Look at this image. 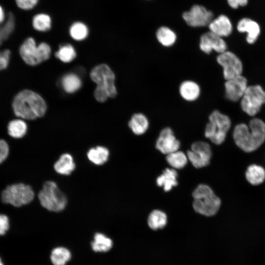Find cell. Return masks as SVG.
Here are the masks:
<instances>
[{
	"mask_svg": "<svg viewBox=\"0 0 265 265\" xmlns=\"http://www.w3.org/2000/svg\"><path fill=\"white\" fill-rule=\"evenodd\" d=\"M233 138L236 144L243 151H254L265 141V123L255 118L250 120L249 126L239 124L234 128Z\"/></svg>",
	"mask_w": 265,
	"mask_h": 265,
	"instance_id": "6da1fadb",
	"label": "cell"
},
{
	"mask_svg": "<svg viewBox=\"0 0 265 265\" xmlns=\"http://www.w3.org/2000/svg\"><path fill=\"white\" fill-rule=\"evenodd\" d=\"M12 107L17 116L26 120L42 117L47 110V105L43 98L28 89L23 90L15 96Z\"/></svg>",
	"mask_w": 265,
	"mask_h": 265,
	"instance_id": "7a4b0ae2",
	"label": "cell"
},
{
	"mask_svg": "<svg viewBox=\"0 0 265 265\" xmlns=\"http://www.w3.org/2000/svg\"><path fill=\"white\" fill-rule=\"evenodd\" d=\"M90 76L97 84L94 95L98 102L103 103L108 98L116 97L117 92L115 85V76L107 65L101 64L95 66L91 71Z\"/></svg>",
	"mask_w": 265,
	"mask_h": 265,
	"instance_id": "3957f363",
	"label": "cell"
},
{
	"mask_svg": "<svg viewBox=\"0 0 265 265\" xmlns=\"http://www.w3.org/2000/svg\"><path fill=\"white\" fill-rule=\"evenodd\" d=\"M192 195L194 199L193 207L197 212L210 216L218 212L221 200L209 186L205 184L199 185Z\"/></svg>",
	"mask_w": 265,
	"mask_h": 265,
	"instance_id": "277c9868",
	"label": "cell"
},
{
	"mask_svg": "<svg viewBox=\"0 0 265 265\" xmlns=\"http://www.w3.org/2000/svg\"><path fill=\"white\" fill-rule=\"evenodd\" d=\"M38 198L43 207L53 212L63 210L67 203L65 195L55 182L51 181L44 183L38 193Z\"/></svg>",
	"mask_w": 265,
	"mask_h": 265,
	"instance_id": "5b68a950",
	"label": "cell"
},
{
	"mask_svg": "<svg viewBox=\"0 0 265 265\" xmlns=\"http://www.w3.org/2000/svg\"><path fill=\"white\" fill-rule=\"evenodd\" d=\"M231 125V120L227 115L215 110L209 116L205 136L212 143L216 145L221 144L224 141Z\"/></svg>",
	"mask_w": 265,
	"mask_h": 265,
	"instance_id": "8992f818",
	"label": "cell"
},
{
	"mask_svg": "<svg viewBox=\"0 0 265 265\" xmlns=\"http://www.w3.org/2000/svg\"><path fill=\"white\" fill-rule=\"evenodd\" d=\"M19 52L23 60L27 64L34 66L48 59L51 49L50 46L45 42L36 46L34 39L28 37L20 47Z\"/></svg>",
	"mask_w": 265,
	"mask_h": 265,
	"instance_id": "52a82bcc",
	"label": "cell"
},
{
	"mask_svg": "<svg viewBox=\"0 0 265 265\" xmlns=\"http://www.w3.org/2000/svg\"><path fill=\"white\" fill-rule=\"evenodd\" d=\"M34 197L31 187L22 183L8 186L1 193V200L6 204H10L19 207L30 203Z\"/></svg>",
	"mask_w": 265,
	"mask_h": 265,
	"instance_id": "ba28073f",
	"label": "cell"
},
{
	"mask_svg": "<svg viewBox=\"0 0 265 265\" xmlns=\"http://www.w3.org/2000/svg\"><path fill=\"white\" fill-rule=\"evenodd\" d=\"M265 104V91L259 85L248 86L241 99V107L248 115L253 116Z\"/></svg>",
	"mask_w": 265,
	"mask_h": 265,
	"instance_id": "9c48e42d",
	"label": "cell"
},
{
	"mask_svg": "<svg viewBox=\"0 0 265 265\" xmlns=\"http://www.w3.org/2000/svg\"><path fill=\"white\" fill-rule=\"evenodd\" d=\"M216 61L223 68V77L226 80L241 75L242 63L234 53L226 51L219 54Z\"/></svg>",
	"mask_w": 265,
	"mask_h": 265,
	"instance_id": "30bf717a",
	"label": "cell"
},
{
	"mask_svg": "<svg viewBox=\"0 0 265 265\" xmlns=\"http://www.w3.org/2000/svg\"><path fill=\"white\" fill-rule=\"evenodd\" d=\"M183 18L187 25L193 27L209 26L213 19V13L200 5H193L189 10L184 12Z\"/></svg>",
	"mask_w": 265,
	"mask_h": 265,
	"instance_id": "8fae6325",
	"label": "cell"
},
{
	"mask_svg": "<svg viewBox=\"0 0 265 265\" xmlns=\"http://www.w3.org/2000/svg\"><path fill=\"white\" fill-rule=\"evenodd\" d=\"M212 155L210 145L204 141L195 142L191 145V150L187 151V159L197 168L208 165Z\"/></svg>",
	"mask_w": 265,
	"mask_h": 265,
	"instance_id": "7c38bea8",
	"label": "cell"
},
{
	"mask_svg": "<svg viewBox=\"0 0 265 265\" xmlns=\"http://www.w3.org/2000/svg\"><path fill=\"white\" fill-rule=\"evenodd\" d=\"M199 48L207 54H210L212 51L220 54L227 51V46L222 37L209 31L201 36Z\"/></svg>",
	"mask_w": 265,
	"mask_h": 265,
	"instance_id": "4fadbf2b",
	"label": "cell"
},
{
	"mask_svg": "<svg viewBox=\"0 0 265 265\" xmlns=\"http://www.w3.org/2000/svg\"><path fill=\"white\" fill-rule=\"evenodd\" d=\"M224 86L226 98L236 102L242 98L248 86L246 79L239 75L226 80Z\"/></svg>",
	"mask_w": 265,
	"mask_h": 265,
	"instance_id": "5bb4252c",
	"label": "cell"
},
{
	"mask_svg": "<svg viewBox=\"0 0 265 265\" xmlns=\"http://www.w3.org/2000/svg\"><path fill=\"white\" fill-rule=\"evenodd\" d=\"M180 146V142L176 138L171 128L166 127L161 131L156 144L158 150L167 155L178 151Z\"/></svg>",
	"mask_w": 265,
	"mask_h": 265,
	"instance_id": "9a60e30c",
	"label": "cell"
},
{
	"mask_svg": "<svg viewBox=\"0 0 265 265\" xmlns=\"http://www.w3.org/2000/svg\"><path fill=\"white\" fill-rule=\"evenodd\" d=\"M237 29L240 32L247 33L246 40L247 42L250 44L256 41L261 31L259 24L247 18H242L238 22Z\"/></svg>",
	"mask_w": 265,
	"mask_h": 265,
	"instance_id": "2e32d148",
	"label": "cell"
},
{
	"mask_svg": "<svg viewBox=\"0 0 265 265\" xmlns=\"http://www.w3.org/2000/svg\"><path fill=\"white\" fill-rule=\"evenodd\" d=\"M208 27L211 32L222 38L230 35L233 29L230 19L224 15H220L213 19Z\"/></svg>",
	"mask_w": 265,
	"mask_h": 265,
	"instance_id": "e0dca14e",
	"label": "cell"
},
{
	"mask_svg": "<svg viewBox=\"0 0 265 265\" xmlns=\"http://www.w3.org/2000/svg\"><path fill=\"white\" fill-rule=\"evenodd\" d=\"M178 173L174 168H166L157 180V185L162 187L164 191H170L173 187L177 186Z\"/></svg>",
	"mask_w": 265,
	"mask_h": 265,
	"instance_id": "ac0fdd59",
	"label": "cell"
},
{
	"mask_svg": "<svg viewBox=\"0 0 265 265\" xmlns=\"http://www.w3.org/2000/svg\"><path fill=\"white\" fill-rule=\"evenodd\" d=\"M181 96L187 101L196 100L200 95V88L194 81L185 80L181 83L179 87Z\"/></svg>",
	"mask_w": 265,
	"mask_h": 265,
	"instance_id": "d6986e66",
	"label": "cell"
},
{
	"mask_svg": "<svg viewBox=\"0 0 265 265\" xmlns=\"http://www.w3.org/2000/svg\"><path fill=\"white\" fill-rule=\"evenodd\" d=\"M76 167L72 156L69 154L61 155L54 164L55 171L59 174L68 175Z\"/></svg>",
	"mask_w": 265,
	"mask_h": 265,
	"instance_id": "ffe728a7",
	"label": "cell"
},
{
	"mask_svg": "<svg viewBox=\"0 0 265 265\" xmlns=\"http://www.w3.org/2000/svg\"><path fill=\"white\" fill-rule=\"evenodd\" d=\"M128 125L135 134L139 135L147 131L149 127V121L144 114L136 113L132 115Z\"/></svg>",
	"mask_w": 265,
	"mask_h": 265,
	"instance_id": "44dd1931",
	"label": "cell"
},
{
	"mask_svg": "<svg viewBox=\"0 0 265 265\" xmlns=\"http://www.w3.org/2000/svg\"><path fill=\"white\" fill-rule=\"evenodd\" d=\"M245 176L247 181L252 185H258L265 179V170L256 164L249 165L246 171Z\"/></svg>",
	"mask_w": 265,
	"mask_h": 265,
	"instance_id": "7402d4cb",
	"label": "cell"
},
{
	"mask_svg": "<svg viewBox=\"0 0 265 265\" xmlns=\"http://www.w3.org/2000/svg\"><path fill=\"white\" fill-rule=\"evenodd\" d=\"M89 160L96 165H102L107 161L109 156L108 150L103 146L91 148L87 152Z\"/></svg>",
	"mask_w": 265,
	"mask_h": 265,
	"instance_id": "603a6c76",
	"label": "cell"
},
{
	"mask_svg": "<svg viewBox=\"0 0 265 265\" xmlns=\"http://www.w3.org/2000/svg\"><path fill=\"white\" fill-rule=\"evenodd\" d=\"M156 37L159 42L166 47L174 45L177 39L176 33L169 27L164 26L157 30Z\"/></svg>",
	"mask_w": 265,
	"mask_h": 265,
	"instance_id": "cb8c5ba5",
	"label": "cell"
},
{
	"mask_svg": "<svg viewBox=\"0 0 265 265\" xmlns=\"http://www.w3.org/2000/svg\"><path fill=\"white\" fill-rule=\"evenodd\" d=\"M112 240L102 233H96L92 242V249L95 252H107L112 247Z\"/></svg>",
	"mask_w": 265,
	"mask_h": 265,
	"instance_id": "d4e9b609",
	"label": "cell"
},
{
	"mask_svg": "<svg viewBox=\"0 0 265 265\" xmlns=\"http://www.w3.org/2000/svg\"><path fill=\"white\" fill-rule=\"evenodd\" d=\"M167 223L166 214L158 210L153 211L149 214L148 218V224L150 228L157 230L163 228Z\"/></svg>",
	"mask_w": 265,
	"mask_h": 265,
	"instance_id": "484cf974",
	"label": "cell"
},
{
	"mask_svg": "<svg viewBox=\"0 0 265 265\" xmlns=\"http://www.w3.org/2000/svg\"><path fill=\"white\" fill-rule=\"evenodd\" d=\"M33 27L39 31H47L50 29L52 20L50 16L45 13H37L32 19Z\"/></svg>",
	"mask_w": 265,
	"mask_h": 265,
	"instance_id": "4316f807",
	"label": "cell"
},
{
	"mask_svg": "<svg viewBox=\"0 0 265 265\" xmlns=\"http://www.w3.org/2000/svg\"><path fill=\"white\" fill-rule=\"evenodd\" d=\"M8 133L12 137L20 138L23 137L27 131V125L22 119H15L11 121L7 127Z\"/></svg>",
	"mask_w": 265,
	"mask_h": 265,
	"instance_id": "83f0119b",
	"label": "cell"
},
{
	"mask_svg": "<svg viewBox=\"0 0 265 265\" xmlns=\"http://www.w3.org/2000/svg\"><path fill=\"white\" fill-rule=\"evenodd\" d=\"M166 159L172 167L178 169L184 168L187 162V156L178 150L166 155Z\"/></svg>",
	"mask_w": 265,
	"mask_h": 265,
	"instance_id": "f1b7e54d",
	"label": "cell"
},
{
	"mask_svg": "<svg viewBox=\"0 0 265 265\" xmlns=\"http://www.w3.org/2000/svg\"><path fill=\"white\" fill-rule=\"evenodd\" d=\"M71 257L70 251L62 247L54 248L51 255V260L54 265H65Z\"/></svg>",
	"mask_w": 265,
	"mask_h": 265,
	"instance_id": "f546056e",
	"label": "cell"
},
{
	"mask_svg": "<svg viewBox=\"0 0 265 265\" xmlns=\"http://www.w3.org/2000/svg\"><path fill=\"white\" fill-rule=\"evenodd\" d=\"M62 84L66 92L72 93L80 89L81 85V82L77 75L74 74H69L63 78Z\"/></svg>",
	"mask_w": 265,
	"mask_h": 265,
	"instance_id": "4dcf8cb0",
	"label": "cell"
},
{
	"mask_svg": "<svg viewBox=\"0 0 265 265\" xmlns=\"http://www.w3.org/2000/svg\"><path fill=\"white\" fill-rule=\"evenodd\" d=\"M69 33L72 38L76 40L80 41L84 39L87 36L88 29L84 24L77 22L71 25Z\"/></svg>",
	"mask_w": 265,
	"mask_h": 265,
	"instance_id": "1f68e13d",
	"label": "cell"
},
{
	"mask_svg": "<svg viewBox=\"0 0 265 265\" xmlns=\"http://www.w3.org/2000/svg\"><path fill=\"white\" fill-rule=\"evenodd\" d=\"M55 56L65 63L72 61L76 56V51L71 45L67 44L61 46L55 53Z\"/></svg>",
	"mask_w": 265,
	"mask_h": 265,
	"instance_id": "d6a6232c",
	"label": "cell"
},
{
	"mask_svg": "<svg viewBox=\"0 0 265 265\" xmlns=\"http://www.w3.org/2000/svg\"><path fill=\"white\" fill-rule=\"evenodd\" d=\"M39 0H15L17 7L24 11H29L34 8Z\"/></svg>",
	"mask_w": 265,
	"mask_h": 265,
	"instance_id": "836d02e7",
	"label": "cell"
},
{
	"mask_svg": "<svg viewBox=\"0 0 265 265\" xmlns=\"http://www.w3.org/2000/svg\"><path fill=\"white\" fill-rule=\"evenodd\" d=\"M9 153V147L5 141L0 139V163L7 157Z\"/></svg>",
	"mask_w": 265,
	"mask_h": 265,
	"instance_id": "e575fe53",
	"label": "cell"
},
{
	"mask_svg": "<svg viewBox=\"0 0 265 265\" xmlns=\"http://www.w3.org/2000/svg\"><path fill=\"white\" fill-rule=\"evenodd\" d=\"M9 220L7 216L0 214V235H4L9 228Z\"/></svg>",
	"mask_w": 265,
	"mask_h": 265,
	"instance_id": "d590c367",
	"label": "cell"
},
{
	"mask_svg": "<svg viewBox=\"0 0 265 265\" xmlns=\"http://www.w3.org/2000/svg\"><path fill=\"white\" fill-rule=\"evenodd\" d=\"M9 51L7 50L0 53V70L6 68L9 60Z\"/></svg>",
	"mask_w": 265,
	"mask_h": 265,
	"instance_id": "8d00e7d4",
	"label": "cell"
},
{
	"mask_svg": "<svg viewBox=\"0 0 265 265\" xmlns=\"http://www.w3.org/2000/svg\"><path fill=\"white\" fill-rule=\"evenodd\" d=\"M227 2L230 6L236 9L239 6H245L248 3V0H227Z\"/></svg>",
	"mask_w": 265,
	"mask_h": 265,
	"instance_id": "74e56055",
	"label": "cell"
},
{
	"mask_svg": "<svg viewBox=\"0 0 265 265\" xmlns=\"http://www.w3.org/2000/svg\"><path fill=\"white\" fill-rule=\"evenodd\" d=\"M6 14L4 8L0 5V25L5 22L6 20Z\"/></svg>",
	"mask_w": 265,
	"mask_h": 265,
	"instance_id": "f35d334b",
	"label": "cell"
},
{
	"mask_svg": "<svg viewBox=\"0 0 265 265\" xmlns=\"http://www.w3.org/2000/svg\"><path fill=\"white\" fill-rule=\"evenodd\" d=\"M0 265H3V264H2L1 261V259L0 258Z\"/></svg>",
	"mask_w": 265,
	"mask_h": 265,
	"instance_id": "ab89813d",
	"label": "cell"
}]
</instances>
